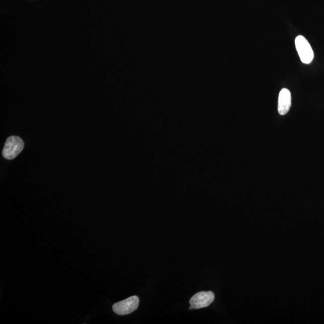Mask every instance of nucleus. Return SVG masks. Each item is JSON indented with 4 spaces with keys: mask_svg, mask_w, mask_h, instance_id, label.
Masks as SVG:
<instances>
[{
    "mask_svg": "<svg viewBox=\"0 0 324 324\" xmlns=\"http://www.w3.org/2000/svg\"><path fill=\"white\" fill-rule=\"evenodd\" d=\"M24 141L21 138L12 136L7 138L4 145L2 155L5 159L11 160L17 157L24 149Z\"/></svg>",
    "mask_w": 324,
    "mask_h": 324,
    "instance_id": "nucleus-1",
    "label": "nucleus"
},
{
    "mask_svg": "<svg viewBox=\"0 0 324 324\" xmlns=\"http://www.w3.org/2000/svg\"><path fill=\"white\" fill-rule=\"evenodd\" d=\"M295 44L301 61L305 64H310L314 57L310 43L305 37L300 35L295 40Z\"/></svg>",
    "mask_w": 324,
    "mask_h": 324,
    "instance_id": "nucleus-2",
    "label": "nucleus"
},
{
    "mask_svg": "<svg viewBox=\"0 0 324 324\" xmlns=\"http://www.w3.org/2000/svg\"><path fill=\"white\" fill-rule=\"evenodd\" d=\"M140 303L138 296H134L126 300L115 303L112 306L113 311L119 315H126L131 314L137 310Z\"/></svg>",
    "mask_w": 324,
    "mask_h": 324,
    "instance_id": "nucleus-3",
    "label": "nucleus"
},
{
    "mask_svg": "<svg viewBox=\"0 0 324 324\" xmlns=\"http://www.w3.org/2000/svg\"><path fill=\"white\" fill-rule=\"evenodd\" d=\"M215 300V294L212 291H202L194 295L190 300L189 309H201L210 306Z\"/></svg>",
    "mask_w": 324,
    "mask_h": 324,
    "instance_id": "nucleus-4",
    "label": "nucleus"
},
{
    "mask_svg": "<svg viewBox=\"0 0 324 324\" xmlns=\"http://www.w3.org/2000/svg\"><path fill=\"white\" fill-rule=\"evenodd\" d=\"M291 106V94L288 89L283 88L280 91L278 100V112L280 115L287 114Z\"/></svg>",
    "mask_w": 324,
    "mask_h": 324,
    "instance_id": "nucleus-5",
    "label": "nucleus"
}]
</instances>
